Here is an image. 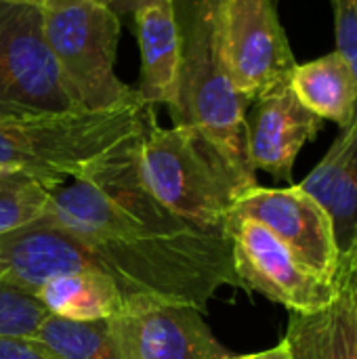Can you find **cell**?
Listing matches in <instances>:
<instances>
[{"mask_svg":"<svg viewBox=\"0 0 357 359\" xmlns=\"http://www.w3.org/2000/svg\"><path fill=\"white\" fill-rule=\"evenodd\" d=\"M177 19V76L166 105L173 126L210 141L246 179L257 181L246 149L250 103L236 90L223 53L225 0H173Z\"/></svg>","mask_w":357,"mask_h":359,"instance_id":"1","label":"cell"},{"mask_svg":"<svg viewBox=\"0 0 357 359\" xmlns=\"http://www.w3.org/2000/svg\"><path fill=\"white\" fill-rule=\"evenodd\" d=\"M141 172L166 210L200 227H223L238 198L257 185L202 135L181 126H160L156 107L147 111L143 124Z\"/></svg>","mask_w":357,"mask_h":359,"instance_id":"2","label":"cell"},{"mask_svg":"<svg viewBox=\"0 0 357 359\" xmlns=\"http://www.w3.org/2000/svg\"><path fill=\"white\" fill-rule=\"evenodd\" d=\"M151 105L0 120V170L53 187L82 175L97 158L141 130Z\"/></svg>","mask_w":357,"mask_h":359,"instance_id":"3","label":"cell"},{"mask_svg":"<svg viewBox=\"0 0 357 359\" xmlns=\"http://www.w3.org/2000/svg\"><path fill=\"white\" fill-rule=\"evenodd\" d=\"M46 42L86 111L145 103L114 72L122 34L120 17L90 0H42Z\"/></svg>","mask_w":357,"mask_h":359,"instance_id":"4","label":"cell"},{"mask_svg":"<svg viewBox=\"0 0 357 359\" xmlns=\"http://www.w3.org/2000/svg\"><path fill=\"white\" fill-rule=\"evenodd\" d=\"M86 111L67 84L42 25V6L0 0V120Z\"/></svg>","mask_w":357,"mask_h":359,"instance_id":"5","label":"cell"},{"mask_svg":"<svg viewBox=\"0 0 357 359\" xmlns=\"http://www.w3.org/2000/svg\"><path fill=\"white\" fill-rule=\"evenodd\" d=\"M223 229L231 242L240 288L259 292L290 313H316L337 301L341 278L330 280L307 267L257 221L227 215Z\"/></svg>","mask_w":357,"mask_h":359,"instance_id":"6","label":"cell"},{"mask_svg":"<svg viewBox=\"0 0 357 359\" xmlns=\"http://www.w3.org/2000/svg\"><path fill=\"white\" fill-rule=\"evenodd\" d=\"M223 53L231 82L248 103L288 84L297 67L276 0H225Z\"/></svg>","mask_w":357,"mask_h":359,"instance_id":"7","label":"cell"},{"mask_svg":"<svg viewBox=\"0 0 357 359\" xmlns=\"http://www.w3.org/2000/svg\"><path fill=\"white\" fill-rule=\"evenodd\" d=\"M229 215L257 221L286 244L307 267L330 280L341 278L343 263L332 221L328 212L299 185H255L238 198Z\"/></svg>","mask_w":357,"mask_h":359,"instance_id":"8","label":"cell"},{"mask_svg":"<svg viewBox=\"0 0 357 359\" xmlns=\"http://www.w3.org/2000/svg\"><path fill=\"white\" fill-rule=\"evenodd\" d=\"M109 326L120 359H225L229 353L206 326L202 311L181 303L124 305Z\"/></svg>","mask_w":357,"mask_h":359,"instance_id":"9","label":"cell"},{"mask_svg":"<svg viewBox=\"0 0 357 359\" xmlns=\"http://www.w3.org/2000/svg\"><path fill=\"white\" fill-rule=\"evenodd\" d=\"M324 120L301 103L290 82L250 103L246 111V149L255 170L278 181H292L301 149L314 141Z\"/></svg>","mask_w":357,"mask_h":359,"instance_id":"10","label":"cell"},{"mask_svg":"<svg viewBox=\"0 0 357 359\" xmlns=\"http://www.w3.org/2000/svg\"><path fill=\"white\" fill-rule=\"evenodd\" d=\"M122 21L128 17L141 50V99L168 105L177 76V19L173 0H116L109 6Z\"/></svg>","mask_w":357,"mask_h":359,"instance_id":"11","label":"cell"},{"mask_svg":"<svg viewBox=\"0 0 357 359\" xmlns=\"http://www.w3.org/2000/svg\"><path fill=\"white\" fill-rule=\"evenodd\" d=\"M299 187L328 212L343 263L357 248V114Z\"/></svg>","mask_w":357,"mask_h":359,"instance_id":"12","label":"cell"},{"mask_svg":"<svg viewBox=\"0 0 357 359\" xmlns=\"http://www.w3.org/2000/svg\"><path fill=\"white\" fill-rule=\"evenodd\" d=\"M284 343L292 359H357L356 307L345 267L337 301L316 313H290Z\"/></svg>","mask_w":357,"mask_h":359,"instance_id":"13","label":"cell"},{"mask_svg":"<svg viewBox=\"0 0 357 359\" xmlns=\"http://www.w3.org/2000/svg\"><path fill=\"white\" fill-rule=\"evenodd\" d=\"M290 86L305 107L324 122L347 126L357 111V74L337 48L307 63H297Z\"/></svg>","mask_w":357,"mask_h":359,"instance_id":"14","label":"cell"},{"mask_svg":"<svg viewBox=\"0 0 357 359\" xmlns=\"http://www.w3.org/2000/svg\"><path fill=\"white\" fill-rule=\"evenodd\" d=\"M36 297L48 313L76 322L109 320L124 307L114 280L95 271L55 276L40 286Z\"/></svg>","mask_w":357,"mask_h":359,"instance_id":"15","label":"cell"},{"mask_svg":"<svg viewBox=\"0 0 357 359\" xmlns=\"http://www.w3.org/2000/svg\"><path fill=\"white\" fill-rule=\"evenodd\" d=\"M36 339L61 359H120L109 320L76 322L48 313Z\"/></svg>","mask_w":357,"mask_h":359,"instance_id":"16","label":"cell"},{"mask_svg":"<svg viewBox=\"0 0 357 359\" xmlns=\"http://www.w3.org/2000/svg\"><path fill=\"white\" fill-rule=\"evenodd\" d=\"M48 189L29 175L0 170V236L40 219L48 204Z\"/></svg>","mask_w":357,"mask_h":359,"instance_id":"17","label":"cell"},{"mask_svg":"<svg viewBox=\"0 0 357 359\" xmlns=\"http://www.w3.org/2000/svg\"><path fill=\"white\" fill-rule=\"evenodd\" d=\"M46 316L36 294L0 278V337H36Z\"/></svg>","mask_w":357,"mask_h":359,"instance_id":"18","label":"cell"},{"mask_svg":"<svg viewBox=\"0 0 357 359\" xmlns=\"http://www.w3.org/2000/svg\"><path fill=\"white\" fill-rule=\"evenodd\" d=\"M0 359H61L36 337H0Z\"/></svg>","mask_w":357,"mask_h":359,"instance_id":"19","label":"cell"},{"mask_svg":"<svg viewBox=\"0 0 357 359\" xmlns=\"http://www.w3.org/2000/svg\"><path fill=\"white\" fill-rule=\"evenodd\" d=\"M225 359H292L290 358V351H288V345L284 343V339L271 347V349H265V351H259V353H246V355H227Z\"/></svg>","mask_w":357,"mask_h":359,"instance_id":"20","label":"cell"},{"mask_svg":"<svg viewBox=\"0 0 357 359\" xmlns=\"http://www.w3.org/2000/svg\"><path fill=\"white\" fill-rule=\"evenodd\" d=\"M332 11H335V13L357 11V0H332Z\"/></svg>","mask_w":357,"mask_h":359,"instance_id":"21","label":"cell"},{"mask_svg":"<svg viewBox=\"0 0 357 359\" xmlns=\"http://www.w3.org/2000/svg\"><path fill=\"white\" fill-rule=\"evenodd\" d=\"M345 267V271H347V276H349V280H351V292H353V307H356V320H357V276L347 267V265H343Z\"/></svg>","mask_w":357,"mask_h":359,"instance_id":"22","label":"cell"},{"mask_svg":"<svg viewBox=\"0 0 357 359\" xmlns=\"http://www.w3.org/2000/svg\"><path fill=\"white\" fill-rule=\"evenodd\" d=\"M343 265H347V267H349V269H351V271L357 276V248L351 252V255H349V257H347V259H345V261H343Z\"/></svg>","mask_w":357,"mask_h":359,"instance_id":"23","label":"cell"},{"mask_svg":"<svg viewBox=\"0 0 357 359\" xmlns=\"http://www.w3.org/2000/svg\"><path fill=\"white\" fill-rule=\"evenodd\" d=\"M90 2H97V4H103V6H112L116 0H90Z\"/></svg>","mask_w":357,"mask_h":359,"instance_id":"24","label":"cell"},{"mask_svg":"<svg viewBox=\"0 0 357 359\" xmlns=\"http://www.w3.org/2000/svg\"><path fill=\"white\" fill-rule=\"evenodd\" d=\"M6 2H29V4H40L42 0H6Z\"/></svg>","mask_w":357,"mask_h":359,"instance_id":"25","label":"cell"}]
</instances>
